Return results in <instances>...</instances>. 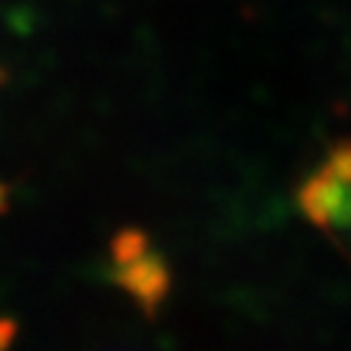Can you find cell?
Returning <instances> with one entry per match:
<instances>
[{"label":"cell","mask_w":351,"mask_h":351,"mask_svg":"<svg viewBox=\"0 0 351 351\" xmlns=\"http://www.w3.org/2000/svg\"><path fill=\"white\" fill-rule=\"evenodd\" d=\"M324 169H329L337 180L348 183L351 186V138H340L329 147V155L326 160L321 163Z\"/></svg>","instance_id":"7a4b0ae2"},{"label":"cell","mask_w":351,"mask_h":351,"mask_svg":"<svg viewBox=\"0 0 351 351\" xmlns=\"http://www.w3.org/2000/svg\"><path fill=\"white\" fill-rule=\"evenodd\" d=\"M302 213L321 230L332 232L337 227H351V186L337 180L324 166H318L296 191Z\"/></svg>","instance_id":"6da1fadb"}]
</instances>
